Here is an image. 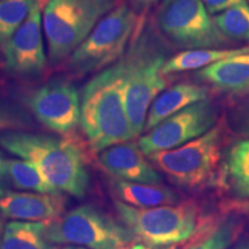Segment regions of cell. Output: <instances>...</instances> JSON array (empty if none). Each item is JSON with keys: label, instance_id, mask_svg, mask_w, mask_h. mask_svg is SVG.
<instances>
[{"label": "cell", "instance_id": "obj_1", "mask_svg": "<svg viewBox=\"0 0 249 249\" xmlns=\"http://www.w3.org/2000/svg\"><path fill=\"white\" fill-rule=\"evenodd\" d=\"M124 75L120 59L93 76L80 93V126L95 152L135 139L124 108Z\"/></svg>", "mask_w": 249, "mask_h": 249}, {"label": "cell", "instance_id": "obj_2", "mask_svg": "<svg viewBox=\"0 0 249 249\" xmlns=\"http://www.w3.org/2000/svg\"><path fill=\"white\" fill-rule=\"evenodd\" d=\"M165 40L151 26L140 23L128 51L124 54V102L134 138L144 130L152 102L166 88L161 70L167 60Z\"/></svg>", "mask_w": 249, "mask_h": 249}, {"label": "cell", "instance_id": "obj_3", "mask_svg": "<svg viewBox=\"0 0 249 249\" xmlns=\"http://www.w3.org/2000/svg\"><path fill=\"white\" fill-rule=\"evenodd\" d=\"M0 147L29 160L58 192L83 198L89 187L85 158L76 144L49 134L13 130L0 134Z\"/></svg>", "mask_w": 249, "mask_h": 249}, {"label": "cell", "instance_id": "obj_4", "mask_svg": "<svg viewBox=\"0 0 249 249\" xmlns=\"http://www.w3.org/2000/svg\"><path fill=\"white\" fill-rule=\"evenodd\" d=\"M114 208L135 240L151 249H166L183 244L213 226L201 205L194 201L136 208L117 200Z\"/></svg>", "mask_w": 249, "mask_h": 249}, {"label": "cell", "instance_id": "obj_5", "mask_svg": "<svg viewBox=\"0 0 249 249\" xmlns=\"http://www.w3.org/2000/svg\"><path fill=\"white\" fill-rule=\"evenodd\" d=\"M225 129L224 121H218L200 138L176 149L154 152L149 160L177 186L192 191L204 188L219 172Z\"/></svg>", "mask_w": 249, "mask_h": 249}, {"label": "cell", "instance_id": "obj_6", "mask_svg": "<svg viewBox=\"0 0 249 249\" xmlns=\"http://www.w3.org/2000/svg\"><path fill=\"white\" fill-rule=\"evenodd\" d=\"M116 6V0H49L44 31L52 64L66 59Z\"/></svg>", "mask_w": 249, "mask_h": 249}, {"label": "cell", "instance_id": "obj_7", "mask_svg": "<svg viewBox=\"0 0 249 249\" xmlns=\"http://www.w3.org/2000/svg\"><path fill=\"white\" fill-rule=\"evenodd\" d=\"M45 235L53 245L87 249H128L136 241L128 227L93 205H81L46 223Z\"/></svg>", "mask_w": 249, "mask_h": 249}, {"label": "cell", "instance_id": "obj_8", "mask_svg": "<svg viewBox=\"0 0 249 249\" xmlns=\"http://www.w3.org/2000/svg\"><path fill=\"white\" fill-rule=\"evenodd\" d=\"M155 20L160 35L178 49H222L234 44L217 27L202 0H163Z\"/></svg>", "mask_w": 249, "mask_h": 249}, {"label": "cell", "instance_id": "obj_9", "mask_svg": "<svg viewBox=\"0 0 249 249\" xmlns=\"http://www.w3.org/2000/svg\"><path fill=\"white\" fill-rule=\"evenodd\" d=\"M138 15L127 4L107 13L71 53L68 67L77 75L103 71L119 60L136 29Z\"/></svg>", "mask_w": 249, "mask_h": 249}, {"label": "cell", "instance_id": "obj_10", "mask_svg": "<svg viewBox=\"0 0 249 249\" xmlns=\"http://www.w3.org/2000/svg\"><path fill=\"white\" fill-rule=\"evenodd\" d=\"M219 121V108L210 98L189 105L161 121L139 140L144 155L176 149L200 138Z\"/></svg>", "mask_w": 249, "mask_h": 249}, {"label": "cell", "instance_id": "obj_11", "mask_svg": "<svg viewBox=\"0 0 249 249\" xmlns=\"http://www.w3.org/2000/svg\"><path fill=\"white\" fill-rule=\"evenodd\" d=\"M27 105L37 120L52 132L67 135L80 124V93L66 80H53L36 89Z\"/></svg>", "mask_w": 249, "mask_h": 249}, {"label": "cell", "instance_id": "obj_12", "mask_svg": "<svg viewBox=\"0 0 249 249\" xmlns=\"http://www.w3.org/2000/svg\"><path fill=\"white\" fill-rule=\"evenodd\" d=\"M5 68L15 76H36L46 65L42 38L39 4L34 2L29 14L4 48Z\"/></svg>", "mask_w": 249, "mask_h": 249}, {"label": "cell", "instance_id": "obj_13", "mask_svg": "<svg viewBox=\"0 0 249 249\" xmlns=\"http://www.w3.org/2000/svg\"><path fill=\"white\" fill-rule=\"evenodd\" d=\"M138 142L112 145L99 152V166L117 180L142 183H161L160 174L144 157Z\"/></svg>", "mask_w": 249, "mask_h": 249}, {"label": "cell", "instance_id": "obj_14", "mask_svg": "<svg viewBox=\"0 0 249 249\" xmlns=\"http://www.w3.org/2000/svg\"><path fill=\"white\" fill-rule=\"evenodd\" d=\"M65 198L59 194L7 192L0 197V213L13 220L50 223L62 216Z\"/></svg>", "mask_w": 249, "mask_h": 249}, {"label": "cell", "instance_id": "obj_15", "mask_svg": "<svg viewBox=\"0 0 249 249\" xmlns=\"http://www.w3.org/2000/svg\"><path fill=\"white\" fill-rule=\"evenodd\" d=\"M196 77L231 98L240 97L249 91V52L202 68Z\"/></svg>", "mask_w": 249, "mask_h": 249}, {"label": "cell", "instance_id": "obj_16", "mask_svg": "<svg viewBox=\"0 0 249 249\" xmlns=\"http://www.w3.org/2000/svg\"><path fill=\"white\" fill-rule=\"evenodd\" d=\"M217 181L233 198H249V139L239 140L224 149Z\"/></svg>", "mask_w": 249, "mask_h": 249}, {"label": "cell", "instance_id": "obj_17", "mask_svg": "<svg viewBox=\"0 0 249 249\" xmlns=\"http://www.w3.org/2000/svg\"><path fill=\"white\" fill-rule=\"evenodd\" d=\"M210 98V89L196 83H178L160 93L149 108L145 132L155 128L167 118L189 105Z\"/></svg>", "mask_w": 249, "mask_h": 249}, {"label": "cell", "instance_id": "obj_18", "mask_svg": "<svg viewBox=\"0 0 249 249\" xmlns=\"http://www.w3.org/2000/svg\"><path fill=\"white\" fill-rule=\"evenodd\" d=\"M112 189L119 201L136 208H155L178 203L180 197L161 183H142L114 179Z\"/></svg>", "mask_w": 249, "mask_h": 249}, {"label": "cell", "instance_id": "obj_19", "mask_svg": "<svg viewBox=\"0 0 249 249\" xmlns=\"http://www.w3.org/2000/svg\"><path fill=\"white\" fill-rule=\"evenodd\" d=\"M248 52L249 45L242 46V48L183 50L167 59L164 64L163 70H161V73L164 75H169V74L182 73V71H200L217 61L238 54L248 53Z\"/></svg>", "mask_w": 249, "mask_h": 249}, {"label": "cell", "instance_id": "obj_20", "mask_svg": "<svg viewBox=\"0 0 249 249\" xmlns=\"http://www.w3.org/2000/svg\"><path fill=\"white\" fill-rule=\"evenodd\" d=\"M46 223L9 222L6 224L0 249H59L45 235Z\"/></svg>", "mask_w": 249, "mask_h": 249}, {"label": "cell", "instance_id": "obj_21", "mask_svg": "<svg viewBox=\"0 0 249 249\" xmlns=\"http://www.w3.org/2000/svg\"><path fill=\"white\" fill-rule=\"evenodd\" d=\"M5 171L9 183H12L15 188L46 194L60 193L46 181L35 165L29 160H5Z\"/></svg>", "mask_w": 249, "mask_h": 249}, {"label": "cell", "instance_id": "obj_22", "mask_svg": "<svg viewBox=\"0 0 249 249\" xmlns=\"http://www.w3.org/2000/svg\"><path fill=\"white\" fill-rule=\"evenodd\" d=\"M240 220L235 216L224 218L196 236L185 249H229L240 232Z\"/></svg>", "mask_w": 249, "mask_h": 249}, {"label": "cell", "instance_id": "obj_23", "mask_svg": "<svg viewBox=\"0 0 249 249\" xmlns=\"http://www.w3.org/2000/svg\"><path fill=\"white\" fill-rule=\"evenodd\" d=\"M220 31L232 42L249 43V5L246 1L213 18Z\"/></svg>", "mask_w": 249, "mask_h": 249}, {"label": "cell", "instance_id": "obj_24", "mask_svg": "<svg viewBox=\"0 0 249 249\" xmlns=\"http://www.w3.org/2000/svg\"><path fill=\"white\" fill-rule=\"evenodd\" d=\"M36 0H0V49L22 24Z\"/></svg>", "mask_w": 249, "mask_h": 249}, {"label": "cell", "instance_id": "obj_25", "mask_svg": "<svg viewBox=\"0 0 249 249\" xmlns=\"http://www.w3.org/2000/svg\"><path fill=\"white\" fill-rule=\"evenodd\" d=\"M232 104L227 108V130L240 139H249V91L240 97L231 98Z\"/></svg>", "mask_w": 249, "mask_h": 249}, {"label": "cell", "instance_id": "obj_26", "mask_svg": "<svg viewBox=\"0 0 249 249\" xmlns=\"http://www.w3.org/2000/svg\"><path fill=\"white\" fill-rule=\"evenodd\" d=\"M33 127L28 112L18 105L0 101V132L23 130Z\"/></svg>", "mask_w": 249, "mask_h": 249}, {"label": "cell", "instance_id": "obj_27", "mask_svg": "<svg viewBox=\"0 0 249 249\" xmlns=\"http://www.w3.org/2000/svg\"><path fill=\"white\" fill-rule=\"evenodd\" d=\"M247 0H202L210 14H219L233 6L244 4Z\"/></svg>", "mask_w": 249, "mask_h": 249}, {"label": "cell", "instance_id": "obj_28", "mask_svg": "<svg viewBox=\"0 0 249 249\" xmlns=\"http://www.w3.org/2000/svg\"><path fill=\"white\" fill-rule=\"evenodd\" d=\"M5 160L6 158H4V155L0 150V197L8 192L9 185L7 174L5 171Z\"/></svg>", "mask_w": 249, "mask_h": 249}, {"label": "cell", "instance_id": "obj_29", "mask_svg": "<svg viewBox=\"0 0 249 249\" xmlns=\"http://www.w3.org/2000/svg\"><path fill=\"white\" fill-rule=\"evenodd\" d=\"M134 2V5H136L140 8H145L149 7V6L156 4L158 0H132Z\"/></svg>", "mask_w": 249, "mask_h": 249}, {"label": "cell", "instance_id": "obj_30", "mask_svg": "<svg viewBox=\"0 0 249 249\" xmlns=\"http://www.w3.org/2000/svg\"><path fill=\"white\" fill-rule=\"evenodd\" d=\"M232 249H249V239H244V240L236 242Z\"/></svg>", "mask_w": 249, "mask_h": 249}, {"label": "cell", "instance_id": "obj_31", "mask_svg": "<svg viewBox=\"0 0 249 249\" xmlns=\"http://www.w3.org/2000/svg\"><path fill=\"white\" fill-rule=\"evenodd\" d=\"M59 249H87L85 247H80V246H74V245H67L65 247L59 248Z\"/></svg>", "mask_w": 249, "mask_h": 249}, {"label": "cell", "instance_id": "obj_32", "mask_svg": "<svg viewBox=\"0 0 249 249\" xmlns=\"http://www.w3.org/2000/svg\"><path fill=\"white\" fill-rule=\"evenodd\" d=\"M4 230H5L4 223H2V219H1V218H0V241H1L2 234H4Z\"/></svg>", "mask_w": 249, "mask_h": 249}, {"label": "cell", "instance_id": "obj_33", "mask_svg": "<svg viewBox=\"0 0 249 249\" xmlns=\"http://www.w3.org/2000/svg\"><path fill=\"white\" fill-rule=\"evenodd\" d=\"M242 205H244V207H245V209L247 210V213H249V203H244V204H242Z\"/></svg>", "mask_w": 249, "mask_h": 249}]
</instances>
